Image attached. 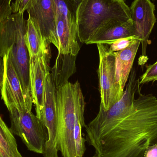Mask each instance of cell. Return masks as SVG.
<instances>
[{
    "label": "cell",
    "mask_w": 157,
    "mask_h": 157,
    "mask_svg": "<svg viewBox=\"0 0 157 157\" xmlns=\"http://www.w3.org/2000/svg\"><path fill=\"white\" fill-rule=\"evenodd\" d=\"M25 40L29 59H36L42 49L50 48V46L44 44L33 22L29 17L27 20Z\"/></svg>",
    "instance_id": "obj_18"
},
{
    "label": "cell",
    "mask_w": 157,
    "mask_h": 157,
    "mask_svg": "<svg viewBox=\"0 0 157 157\" xmlns=\"http://www.w3.org/2000/svg\"><path fill=\"white\" fill-rule=\"evenodd\" d=\"M139 80V84L143 85L150 82L157 80V61L147 68L144 73L141 76Z\"/></svg>",
    "instance_id": "obj_20"
},
{
    "label": "cell",
    "mask_w": 157,
    "mask_h": 157,
    "mask_svg": "<svg viewBox=\"0 0 157 157\" xmlns=\"http://www.w3.org/2000/svg\"><path fill=\"white\" fill-rule=\"evenodd\" d=\"M35 0H14L12 3V12L15 13H25Z\"/></svg>",
    "instance_id": "obj_23"
},
{
    "label": "cell",
    "mask_w": 157,
    "mask_h": 157,
    "mask_svg": "<svg viewBox=\"0 0 157 157\" xmlns=\"http://www.w3.org/2000/svg\"><path fill=\"white\" fill-rule=\"evenodd\" d=\"M71 1H75V0H71Z\"/></svg>",
    "instance_id": "obj_26"
},
{
    "label": "cell",
    "mask_w": 157,
    "mask_h": 157,
    "mask_svg": "<svg viewBox=\"0 0 157 157\" xmlns=\"http://www.w3.org/2000/svg\"><path fill=\"white\" fill-rule=\"evenodd\" d=\"M76 57L71 54L58 53L50 73L56 89L68 83L70 77L76 72Z\"/></svg>",
    "instance_id": "obj_15"
},
{
    "label": "cell",
    "mask_w": 157,
    "mask_h": 157,
    "mask_svg": "<svg viewBox=\"0 0 157 157\" xmlns=\"http://www.w3.org/2000/svg\"><path fill=\"white\" fill-rule=\"evenodd\" d=\"M47 131L48 138L45 145L44 157H58L57 148V90L50 71L45 81L44 107L41 119Z\"/></svg>",
    "instance_id": "obj_9"
},
{
    "label": "cell",
    "mask_w": 157,
    "mask_h": 157,
    "mask_svg": "<svg viewBox=\"0 0 157 157\" xmlns=\"http://www.w3.org/2000/svg\"><path fill=\"white\" fill-rule=\"evenodd\" d=\"M132 37L139 39L132 19L125 23L112 22L99 30L86 44L110 45L118 40Z\"/></svg>",
    "instance_id": "obj_13"
},
{
    "label": "cell",
    "mask_w": 157,
    "mask_h": 157,
    "mask_svg": "<svg viewBox=\"0 0 157 157\" xmlns=\"http://www.w3.org/2000/svg\"><path fill=\"white\" fill-rule=\"evenodd\" d=\"M26 11L44 44H52L59 50L54 0H35Z\"/></svg>",
    "instance_id": "obj_8"
},
{
    "label": "cell",
    "mask_w": 157,
    "mask_h": 157,
    "mask_svg": "<svg viewBox=\"0 0 157 157\" xmlns=\"http://www.w3.org/2000/svg\"><path fill=\"white\" fill-rule=\"evenodd\" d=\"M24 14H12L0 24V55L3 58L10 50V59L20 80L27 105L32 109L29 56L25 40L27 20Z\"/></svg>",
    "instance_id": "obj_2"
},
{
    "label": "cell",
    "mask_w": 157,
    "mask_h": 157,
    "mask_svg": "<svg viewBox=\"0 0 157 157\" xmlns=\"http://www.w3.org/2000/svg\"><path fill=\"white\" fill-rule=\"evenodd\" d=\"M134 39H138L135 37L121 39L113 42L109 45V49L112 52H117L122 50L129 47Z\"/></svg>",
    "instance_id": "obj_21"
},
{
    "label": "cell",
    "mask_w": 157,
    "mask_h": 157,
    "mask_svg": "<svg viewBox=\"0 0 157 157\" xmlns=\"http://www.w3.org/2000/svg\"><path fill=\"white\" fill-rule=\"evenodd\" d=\"M140 44V40L134 39L129 47L115 52V78L123 91H124L132 69L134 61Z\"/></svg>",
    "instance_id": "obj_14"
},
{
    "label": "cell",
    "mask_w": 157,
    "mask_h": 157,
    "mask_svg": "<svg viewBox=\"0 0 157 157\" xmlns=\"http://www.w3.org/2000/svg\"><path fill=\"white\" fill-rule=\"evenodd\" d=\"M56 15L60 17L70 26L77 29L76 6L71 0H54Z\"/></svg>",
    "instance_id": "obj_19"
},
{
    "label": "cell",
    "mask_w": 157,
    "mask_h": 157,
    "mask_svg": "<svg viewBox=\"0 0 157 157\" xmlns=\"http://www.w3.org/2000/svg\"><path fill=\"white\" fill-rule=\"evenodd\" d=\"M51 48L41 50L36 59H29V77L32 101L36 107V115L41 120L44 107L45 81L50 71Z\"/></svg>",
    "instance_id": "obj_10"
},
{
    "label": "cell",
    "mask_w": 157,
    "mask_h": 157,
    "mask_svg": "<svg viewBox=\"0 0 157 157\" xmlns=\"http://www.w3.org/2000/svg\"><path fill=\"white\" fill-rule=\"evenodd\" d=\"M131 19L141 40L142 57H146L150 34L156 22L155 5L150 0H134L130 7Z\"/></svg>",
    "instance_id": "obj_12"
},
{
    "label": "cell",
    "mask_w": 157,
    "mask_h": 157,
    "mask_svg": "<svg viewBox=\"0 0 157 157\" xmlns=\"http://www.w3.org/2000/svg\"><path fill=\"white\" fill-rule=\"evenodd\" d=\"M135 99L131 112L110 131L88 141L95 149L92 157H144L157 142V98L142 94Z\"/></svg>",
    "instance_id": "obj_1"
},
{
    "label": "cell",
    "mask_w": 157,
    "mask_h": 157,
    "mask_svg": "<svg viewBox=\"0 0 157 157\" xmlns=\"http://www.w3.org/2000/svg\"><path fill=\"white\" fill-rule=\"evenodd\" d=\"M0 157H23L13 134L0 115Z\"/></svg>",
    "instance_id": "obj_17"
},
{
    "label": "cell",
    "mask_w": 157,
    "mask_h": 157,
    "mask_svg": "<svg viewBox=\"0 0 157 157\" xmlns=\"http://www.w3.org/2000/svg\"><path fill=\"white\" fill-rule=\"evenodd\" d=\"M122 98L107 111L100 103L99 112L95 119L85 125L87 142L96 139L110 131L132 109L136 94L140 87L136 72L132 69Z\"/></svg>",
    "instance_id": "obj_4"
},
{
    "label": "cell",
    "mask_w": 157,
    "mask_h": 157,
    "mask_svg": "<svg viewBox=\"0 0 157 157\" xmlns=\"http://www.w3.org/2000/svg\"><path fill=\"white\" fill-rule=\"evenodd\" d=\"M4 73V62L3 58L0 55V87L2 84Z\"/></svg>",
    "instance_id": "obj_25"
},
{
    "label": "cell",
    "mask_w": 157,
    "mask_h": 157,
    "mask_svg": "<svg viewBox=\"0 0 157 157\" xmlns=\"http://www.w3.org/2000/svg\"></svg>",
    "instance_id": "obj_27"
},
{
    "label": "cell",
    "mask_w": 157,
    "mask_h": 157,
    "mask_svg": "<svg viewBox=\"0 0 157 157\" xmlns=\"http://www.w3.org/2000/svg\"><path fill=\"white\" fill-rule=\"evenodd\" d=\"M4 73L1 87V98L7 109L14 108L22 111L32 110L27 105L17 74L10 59V50L3 57Z\"/></svg>",
    "instance_id": "obj_11"
},
{
    "label": "cell",
    "mask_w": 157,
    "mask_h": 157,
    "mask_svg": "<svg viewBox=\"0 0 157 157\" xmlns=\"http://www.w3.org/2000/svg\"><path fill=\"white\" fill-rule=\"evenodd\" d=\"M99 56V88L101 104L107 111L121 99L124 91L121 89L115 78V52H111L108 44H97Z\"/></svg>",
    "instance_id": "obj_7"
},
{
    "label": "cell",
    "mask_w": 157,
    "mask_h": 157,
    "mask_svg": "<svg viewBox=\"0 0 157 157\" xmlns=\"http://www.w3.org/2000/svg\"><path fill=\"white\" fill-rule=\"evenodd\" d=\"M56 90L57 148L63 157H77L74 137L75 84L69 81Z\"/></svg>",
    "instance_id": "obj_5"
},
{
    "label": "cell",
    "mask_w": 157,
    "mask_h": 157,
    "mask_svg": "<svg viewBox=\"0 0 157 157\" xmlns=\"http://www.w3.org/2000/svg\"><path fill=\"white\" fill-rule=\"evenodd\" d=\"M76 17L79 41L86 44L108 24L131 20V13L124 0H79Z\"/></svg>",
    "instance_id": "obj_3"
},
{
    "label": "cell",
    "mask_w": 157,
    "mask_h": 157,
    "mask_svg": "<svg viewBox=\"0 0 157 157\" xmlns=\"http://www.w3.org/2000/svg\"><path fill=\"white\" fill-rule=\"evenodd\" d=\"M13 134L20 137L28 149L43 155L48 140V131L42 120L35 115L31 110L20 111L14 108L8 109Z\"/></svg>",
    "instance_id": "obj_6"
},
{
    "label": "cell",
    "mask_w": 157,
    "mask_h": 157,
    "mask_svg": "<svg viewBox=\"0 0 157 157\" xmlns=\"http://www.w3.org/2000/svg\"><path fill=\"white\" fill-rule=\"evenodd\" d=\"M144 157H157V142L147 148Z\"/></svg>",
    "instance_id": "obj_24"
},
{
    "label": "cell",
    "mask_w": 157,
    "mask_h": 157,
    "mask_svg": "<svg viewBox=\"0 0 157 157\" xmlns=\"http://www.w3.org/2000/svg\"><path fill=\"white\" fill-rule=\"evenodd\" d=\"M75 84L76 114L74 132L75 140L77 157H83L86 150L85 142L86 141L83 137L82 132V129L83 127H85L86 125L84 121V112L86 102L79 82L77 81L75 83Z\"/></svg>",
    "instance_id": "obj_16"
},
{
    "label": "cell",
    "mask_w": 157,
    "mask_h": 157,
    "mask_svg": "<svg viewBox=\"0 0 157 157\" xmlns=\"http://www.w3.org/2000/svg\"><path fill=\"white\" fill-rule=\"evenodd\" d=\"M12 0H0V24L12 14Z\"/></svg>",
    "instance_id": "obj_22"
}]
</instances>
